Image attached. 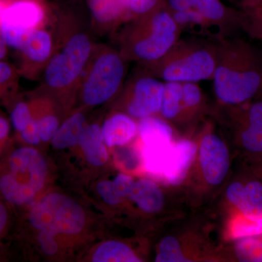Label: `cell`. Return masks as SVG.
Masks as SVG:
<instances>
[{
	"mask_svg": "<svg viewBox=\"0 0 262 262\" xmlns=\"http://www.w3.org/2000/svg\"><path fill=\"white\" fill-rule=\"evenodd\" d=\"M32 120L28 105L24 102L17 103L11 113V121L15 130L21 132Z\"/></svg>",
	"mask_w": 262,
	"mask_h": 262,
	"instance_id": "obj_27",
	"label": "cell"
},
{
	"mask_svg": "<svg viewBox=\"0 0 262 262\" xmlns=\"http://www.w3.org/2000/svg\"><path fill=\"white\" fill-rule=\"evenodd\" d=\"M51 37L44 31L33 30L24 42L21 51L34 61H46L51 54Z\"/></svg>",
	"mask_w": 262,
	"mask_h": 262,
	"instance_id": "obj_18",
	"label": "cell"
},
{
	"mask_svg": "<svg viewBox=\"0 0 262 262\" xmlns=\"http://www.w3.org/2000/svg\"><path fill=\"white\" fill-rule=\"evenodd\" d=\"M84 122L85 118L82 114H76L69 118L53 136V146L57 149H64L78 143L85 128Z\"/></svg>",
	"mask_w": 262,
	"mask_h": 262,
	"instance_id": "obj_16",
	"label": "cell"
},
{
	"mask_svg": "<svg viewBox=\"0 0 262 262\" xmlns=\"http://www.w3.org/2000/svg\"><path fill=\"white\" fill-rule=\"evenodd\" d=\"M246 31L255 39L262 40V8L256 7L250 13L248 19L244 24Z\"/></svg>",
	"mask_w": 262,
	"mask_h": 262,
	"instance_id": "obj_28",
	"label": "cell"
},
{
	"mask_svg": "<svg viewBox=\"0 0 262 262\" xmlns=\"http://www.w3.org/2000/svg\"><path fill=\"white\" fill-rule=\"evenodd\" d=\"M182 103V83L167 82L164 84L161 110L166 119L175 118L180 113Z\"/></svg>",
	"mask_w": 262,
	"mask_h": 262,
	"instance_id": "obj_21",
	"label": "cell"
},
{
	"mask_svg": "<svg viewBox=\"0 0 262 262\" xmlns=\"http://www.w3.org/2000/svg\"><path fill=\"white\" fill-rule=\"evenodd\" d=\"M206 20L218 21L225 15V9L219 0H192V9Z\"/></svg>",
	"mask_w": 262,
	"mask_h": 262,
	"instance_id": "obj_25",
	"label": "cell"
},
{
	"mask_svg": "<svg viewBox=\"0 0 262 262\" xmlns=\"http://www.w3.org/2000/svg\"><path fill=\"white\" fill-rule=\"evenodd\" d=\"M173 148L172 142L144 144L142 155L146 171L155 176L163 177L170 161Z\"/></svg>",
	"mask_w": 262,
	"mask_h": 262,
	"instance_id": "obj_15",
	"label": "cell"
},
{
	"mask_svg": "<svg viewBox=\"0 0 262 262\" xmlns=\"http://www.w3.org/2000/svg\"><path fill=\"white\" fill-rule=\"evenodd\" d=\"M46 177L47 165L42 155L32 148H19L0 168V195L13 206H25L42 189Z\"/></svg>",
	"mask_w": 262,
	"mask_h": 262,
	"instance_id": "obj_2",
	"label": "cell"
},
{
	"mask_svg": "<svg viewBox=\"0 0 262 262\" xmlns=\"http://www.w3.org/2000/svg\"><path fill=\"white\" fill-rule=\"evenodd\" d=\"M178 37L179 25L173 15L158 12L151 19L147 34L134 45V54L144 61L161 60L175 47Z\"/></svg>",
	"mask_w": 262,
	"mask_h": 262,
	"instance_id": "obj_7",
	"label": "cell"
},
{
	"mask_svg": "<svg viewBox=\"0 0 262 262\" xmlns=\"http://www.w3.org/2000/svg\"><path fill=\"white\" fill-rule=\"evenodd\" d=\"M136 130L135 122L124 114H117L110 117L101 128L103 141L110 147L126 144L134 137Z\"/></svg>",
	"mask_w": 262,
	"mask_h": 262,
	"instance_id": "obj_12",
	"label": "cell"
},
{
	"mask_svg": "<svg viewBox=\"0 0 262 262\" xmlns=\"http://www.w3.org/2000/svg\"><path fill=\"white\" fill-rule=\"evenodd\" d=\"M201 90L195 82L182 83V103L186 106H195L201 101Z\"/></svg>",
	"mask_w": 262,
	"mask_h": 262,
	"instance_id": "obj_29",
	"label": "cell"
},
{
	"mask_svg": "<svg viewBox=\"0 0 262 262\" xmlns=\"http://www.w3.org/2000/svg\"><path fill=\"white\" fill-rule=\"evenodd\" d=\"M249 1L252 3H259V2L261 1V0H249Z\"/></svg>",
	"mask_w": 262,
	"mask_h": 262,
	"instance_id": "obj_44",
	"label": "cell"
},
{
	"mask_svg": "<svg viewBox=\"0 0 262 262\" xmlns=\"http://www.w3.org/2000/svg\"><path fill=\"white\" fill-rule=\"evenodd\" d=\"M8 222V213L4 203L0 201V236L5 232Z\"/></svg>",
	"mask_w": 262,
	"mask_h": 262,
	"instance_id": "obj_38",
	"label": "cell"
},
{
	"mask_svg": "<svg viewBox=\"0 0 262 262\" xmlns=\"http://www.w3.org/2000/svg\"><path fill=\"white\" fill-rule=\"evenodd\" d=\"M29 218L33 227L53 235L77 234L85 225L82 207L59 193L43 196L33 207Z\"/></svg>",
	"mask_w": 262,
	"mask_h": 262,
	"instance_id": "obj_3",
	"label": "cell"
},
{
	"mask_svg": "<svg viewBox=\"0 0 262 262\" xmlns=\"http://www.w3.org/2000/svg\"><path fill=\"white\" fill-rule=\"evenodd\" d=\"M164 84L152 77H144L138 80L134 87V97L127 108L129 114L142 119L160 111Z\"/></svg>",
	"mask_w": 262,
	"mask_h": 262,
	"instance_id": "obj_10",
	"label": "cell"
},
{
	"mask_svg": "<svg viewBox=\"0 0 262 262\" xmlns=\"http://www.w3.org/2000/svg\"><path fill=\"white\" fill-rule=\"evenodd\" d=\"M97 189L103 201L108 205L115 206L118 204L121 201V198L117 193L113 182L110 181H103L99 182L97 186Z\"/></svg>",
	"mask_w": 262,
	"mask_h": 262,
	"instance_id": "obj_31",
	"label": "cell"
},
{
	"mask_svg": "<svg viewBox=\"0 0 262 262\" xmlns=\"http://www.w3.org/2000/svg\"><path fill=\"white\" fill-rule=\"evenodd\" d=\"M41 7L32 0H19L6 7L0 20V36L5 44L21 50L26 39L42 20Z\"/></svg>",
	"mask_w": 262,
	"mask_h": 262,
	"instance_id": "obj_8",
	"label": "cell"
},
{
	"mask_svg": "<svg viewBox=\"0 0 262 262\" xmlns=\"http://www.w3.org/2000/svg\"><path fill=\"white\" fill-rule=\"evenodd\" d=\"M157 3L158 0H130L129 8L134 13L142 14L152 9Z\"/></svg>",
	"mask_w": 262,
	"mask_h": 262,
	"instance_id": "obj_36",
	"label": "cell"
},
{
	"mask_svg": "<svg viewBox=\"0 0 262 262\" xmlns=\"http://www.w3.org/2000/svg\"><path fill=\"white\" fill-rule=\"evenodd\" d=\"M261 233L262 216L248 217L239 214L230 225V235L234 239Z\"/></svg>",
	"mask_w": 262,
	"mask_h": 262,
	"instance_id": "obj_22",
	"label": "cell"
},
{
	"mask_svg": "<svg viewBox=\"0 0 262 262\" xmlns=\"http://www.w3.org/2000/svg\"><path fill=\"white\" fill-rule=\"evenodd\" d=\"M55 235L48 232L41 231L38 236V241L40 244L41 248L48 255H53L57 252L58 246L54 239Z\"/></svg>",
	"mask_w": 262,
	"mask_h": 262,
	"instance_id": "obj_35",
	"label": "cell"
},
{
	"mask_svg": "<svg viewBox=\"0 0 262 262\" xmlns=\"http://www.w3.org/2000/svg\"><path fill=\"white\" fill-rule=\"evenodd\" d=\"M196 151V146L192 141L182 140L173 144L170 161L163 176L169 184L178 185L183 182Z\"/></svg>",
	"mask_w": 262,
	"mask_h": 262,
	"instance_id": "obj_11",
	"label": "cell"
},
{
	"mask_svg": "<svg viewBox=\"0 0 262 262\" xmlns=\"http://www.w3.org/2000/svg\"><path fill=\"white\" fill-rule=\"evenodd\" d=\"M91 51V42L87 36L79 34L71 38L63 51L48 66L46 80L48 85L61 89L72 84L83 70Z\"/></svg>",
	"mask_w": 262,
	"mask_h": 262,
	"instance_id": "obj_5",
	"label": "cell"
},
{
	"mask_svg": "<svg viewBox=\"0 0 262 262\" xmlns=\"http://www.w3.org/2000/svg\"><path fill=\"white\" fill-rule=\"evenodd\" d=\"M160 253L157 256L156 261H189L183 255L180 245L175 237H165L160 245Z\"/></svg>",
	"mask_w": 262,
	"mask_h": 262,
	"instance_id": "obj_26",
	"label": "cell"
},
{
	"mask_svg": "<svg viewBox=\"0 0 262 262\" xmlns=\"http://www.w3.org/2000/svg\"><path fill=\"white\" fill-rule=\"evenodd\" d=\"M22 139L30 144H38L40 141L38 121L32 120L25 128L20 133Z\"/></svg>",
	"mask_w": 262,
	"mask_h": 262,
	"instance_id": "obj_34",
	"label": "cell"
},
{
	"mask_svg": "<svg viewBox=\"0 0 262 262\" xmlns=\"http://www.w3.org/2000/svg\"><path fill=\"white\" fill-rule=\"evenodd\" d=\"M130 198L147 213L160 211L164 204L163 192L154 182L148 179H141L134 183Z\"/></svg>",
	"mask_w": 262,
	"mask_h": 262,
	"instance_id": "obj_14",
	"label": "cell"
},
{
	"mask_svg": "<svg viewBox=\"0 0 262 262\" xmlns=\"http://www.w3.org/2000/svg\"><path fill=\"white\" fill-rule=\"evenodd\" d=\"M9 131V123L5 118L0 117V148L8 138Z\"/></svg>",
	"mask_w": 262,
	"mask_h": 262,
	"instance_id": "obj_39",
	"label": "cell"
},
{
	"mask_svg": "<svg viewBox=\"0 0 262 262\" xmlns=\"http://www.w3.org/2000/svg\"><path fill=\"white\" fill-rule=\"evenodd\" d=\"M6 5L5 4L3 0H0V20H1L2 15L3 14V12L5 8H6Z\"/></svg>",
	"mask_w": 262,
	"mask_h": 262,
	"instance_id": "obj_42",
	"label": "cell"
},
{
	"mask_svg": "<svg viewBox=\"0 0 262 262\" xmlns=\"http://www.w3.org/2000/svg\"><path fill=\"white\" fill-rule=\"evenodd\" d=\"M163 59L160 75L167 82H196L213 78L218 58L208 48H184L170 52Z\"/></svg>",
	"mask_w": 262,
	"mask_h": 262,
	"instance_id": "obj_4",
	"label": "cell"
},
{
	"mask_svg": "<svg viewBox=\"0 0 262 262\" xmlns=\"http://www.w3.org/2000/svg\"><path fill=\"white\" fill-rule=\"evenodd\" d=\"M139 131L144 144L172 142L173 130L166 122L155 117L142 118Z\"/></svg>",
	"mask_w": 262,
	"mask_h": 262,
	"instance_id": "obj_17",
	"label": "cell"
},
{
	"mask_svg": "<svg viewBox=\"0 0 262 262\" xmlns=\"http://www.w3.org/2000/svg\"><path fill=\"white\" fill-rule=\"evenodd\" d=\"M130 0H92L91 9L94 16L101 21H108L116 18Z\"/></svg>",
	"mask_w": 262,
	"mask_h": 262,
	"instance_id": "obj_23",
	"label": "cell"
},
{
	"mask_svg": "<svg viewBox=\"0 0 262 262\" xmlns=\"http://www.w3.org/2000/svg\"><path fill=\"white\" fill-rule=\"evenodd\" d=\"M227 196L229 201L238 210L239 214L253 217L244 183L237 182L230 184L227 189Z\"/></svg>",
	"mask_w": 262,
	"mask_h": 262,
	"instance_id": "obj_24",
	"label": "cell"
},
{
	"mask_svg": "<svg viewBox=\"0 0 262 262\" xmlns=\"http://www.w3.org/2000/svg\"><path fill=\"white\" fill-rule=\"evenodd\" d=\"M173 17L179 26L187 25V24L190 23L203 24L206 20V19L203 18V15L194 10L176 12Z\"/></svg>",
	"mask_w": 262,
	"mask_h": 262,
	"instance_id": "obj_32",
	"label": "cell"
},
{
	"mask_svg": "<svg viewBox=\"0 0 262 262\" xmlns=\"http://www.w3.org/2000/svg\"><path fill=\"white\" fill-rule=\"evenodd\" d=\"M94 262L141 261L126 245L116 241H108L101 244L93 256Z\"/></svg>",
	"mask_w": 262,
	"mask_h": 262,
	"instance_id": "obj_19",
	"label": "cell"
},
{
	"mask_svg": "<svg viewBox=\"0 0 262 262\" xmlns=\"http://www.w3.org/2000/svg\"><path fill=\"white\" fill-rule=\"evenodd\" d=\"M256 155H258V156L259 157V160H261V163L258 165V174H259L260 177H261V180L262 181V153L261 154Z\"/></svg>",
	"mask_w": 262,
	"mask_h": 262,
	"instance_id": "obj_43",
	"label": "cell"
},
{
	"mask_svg": "<svg viewBox=\"0 0 262 262\" xmlns=\"http://www.w3.org/2000/svg\"><path fill=\"white\" fill-rule=\"evenodd\" d=\"M114 185L117 193L121 198H130L134 183L131 177L125 174L120 173L114 180Z\"/></svg>",
	"mask_w": 262,
	"mask_h": 262,
	"instance_id": "obj_33",
	"label": "cell"
},
{
	"mask_svg": "<svg viewBox=\"0 0 262 262\" xmlns=\"http://www.w3.org/2000/svg\"><path fill=\"white\" fill-rule=\"evenodd\" d=\"M5 43L3 40V38L0 36V59L3 58V57L6 54V48H5Z\"/></svg>",
	"mask_w": 262,
	"mask_h": 262,
	"instance_id": "obj_41",
	"label": "cell"
},
{
	"mask_svg": "<svg viewBox=\"0 0 262 262\" xmlns=\"http://www.w3.org/2000/svg\"><path fill=\"white\" fill-rule=\"evenodd\" d=\"M236 239L234 252L239 261L262 262V233Z\"/></svg>",
	"mask_w": 262,
	"mask_h": 262,
	"instance_id": "obj_20",
	"label": "cell"
},
{
	"mask_svg": "<svg viewBox=\"0 0 262 262\" xmlns=\"http://www.w3.org/2000/svg\"><path fill=\"white\" fill-rule=\"evenodd\" d=\"M12 75V70L10 66L0 61V84L7 82Z\"/></svg>",
	"mask_w": 262,
	"mask_h": 262,
	"instance_id": "obj_40",
	"label": "cell"
},
{
	"mask_svg": "<svg viewBox=\"0 0 262 262\" xmlns=\"http://www.w3.org/2000/svg\"><path fill=\"white\" fill-rule=\"evenodd\" d=\"M217 98L241 105L262 92V59L251 46L234 42L224 48L213 76Z\"/></svg>",
	"mask_w": 262,
	"mask_h": 262,
	"instance_id": "obj_1",
	"label": "cell"
},
{
	"mask_svg": "<svg viewBox=\"0 0 262 262\" xmlns=\"http://www.w3.org/2000/svg\"><path fill=\"white\" fill-rule=\"evenodd\" d=\"M170 8L176 12L192 9V0H169Z\"/></svg>",
	"mask_w": 262,
	"mask_h": 262,
	"instance_id": "obj_37",
	"label": "cell"
},
{
	"mask_svg": "<svg viewBox=\"0 0 262 262\" xmlns=\"http://www.w3.org/2000/svg\"><path fill=\"white\" fill-rule=\"evenodd\" d=\"M123 76L124 65L120 56L114 53L100 56L84 82V102L90 106L106 102L117 92Z\"/></svg>",
	"mask_w": 262,
	"mask_h": 262,
	"instance_id": "obj_6",
	"label": "cell"
},
{
	"mask_svg": "<svg viewBox=\"0 0 262 262\" xmlns=\"http://www.w3.org/2000/svg\"><path fill=\"white\" fill-rule=\"evenodd\" d=\"M79 143L83 150L86 160L91 165L101 166L106 163L108 153L101 128L98 125H91L85 127Z\"/></svg>",
	"mask_w": 262,
	"mask_h": 262,
	"instance_id": "obj_13",
	"label": "cell"
},
{
	"mask_svg": "<svg viewBox=\"0 0 262 262\" xmlns=\"http://www.w3.org/2000/svg\"><path fill=\"white\" fill-rule=\"evenodd\" d=\"M39 135L41 140L48 141L53 139L58 128V120L56 117L47 116L43 117L38 121Z\"/></svg>",
	"mask_w": 262,
	"mask_h": 262,
	"instance_id": "obj_30",
	"label": "cell"
},
{
	"mask_svg": "<svg viewBox=\"0 0 262 262\" xmlns=\"http://www.w3.org/2000/svg\"><path fill=\"white\" fill-rule=\"evenodd\" d=\"M200 160L203 175L212 185L220 184L229 168L228 149L218 136L209 134L203 138L200 146Z\"/></svg>",
	"mask_w": 262,
	"mask_h": 262,
	"instance_id": "obj_9",
	"label": "cell"
}]
</instances>
